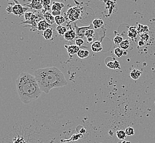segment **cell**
Listing matches in <instances>:
<instances>
[{
	"mask_svg": "<svg viewBox=\"0 0 155 143\" xmlns=\"http://www.w3.org/2000/svg\"><path fill=\"white\" fill-rule=\"evenodd\" d=\"M44 18L46 20V22L50 25L52 26L53 24L55 21V17L52 16V14L49 12H46L44 13Z\"/></svg>",
	"mask_w": 155,
	"mask_h": 143,
	"instance_id": "7c38bea8",
	"label": "cell"
},
{
	"mask_svg": "<svg viewBox=\"0 0 155 143\" xmlns=\"http://www.w3.org/2000/svg\"><path fill=\"white\" fill-rule=\"evenodd\" d=\"M33 14H34L33 13V12H31L24 13V19H25V20L26 21L29 20L32 18Z\"/></svg>",
	"mask_w": 155,
	"mask_h": 143,
	"instance_id": "f1b7e54d",
	"label": "cell"
},
{
	"mask_svg": "<svg viewBox=\"0 0 155 143\" xmlns=\"http://www.w3.org/2000/svg\"><path fill=\"white\" fill-rule=\"evenodd\" d=\"M78 56L81 59H84L88 57L90 55V52L88 50L80 49L77 53Z\"/></svg>",
	"mask_w": 155,
	"mask_h": 143,
	"instance_id": "2e32d148",
	"label": "cell"
},
{
	"mask_svg": "<svg viewBox=\"0 0 155 143\" xmlns=\"http://www.w3.org/2000/svg\"><path fill=\"white\" fill-rule=\"evenodd\" d=\"M65 47L67 49L69 55L72 56L75 53H78L80 50V47L76 45H65Z\"/></svg>",
	"mask_w": 155,
	"mask_h": 143,
	"instance_id": "ba28073f",
	"label": "cell"
},
{
	"mask_svg": "<svg viewBox=\"0 0 155 143\" xmlns=\"http://www.w3.org/2000/svg\"><path fill=\"white\" fill-rule=\"evenodd\" d=\"M67 17L71 22H75L80 18L81 8L80 6L73 7L69 8L67 12Z\"/></svg>",
	"mask_w": 155,
	"mask_h": 143,
	"instance_id": "3957f363",
	"label": "cell"
},
{
	"mask_svg": "<svg viewBox=\"0 0 155 143\" xmlns=\"http://www.w3.org/2000/svg\"><path fill=\"white\" fill-rule=\"evenodd\" d=\"M95 32L93 29H88L85 33V37L88 38H93L94 37Z\"/></svg>",
	"mask_w": 155,
	"mask_h": 143,
	"instance_id": "603a6c76",
	"label": "cell"
},
{
	"mask_svg": "<svg viewBox=\"0 0 155 143\" xmlns=\"http://www.w3.org/2000/svg\"><path fill=\"white\" fill-rule=\"evenodd\" d=\"M65 7L63 3L58 2H53L52 6V14L53 16L56 17L57 16H60L61 9Z\"/></svg>",
	"mask_w": 155,
	"mask_h": 143,
	"instance_id": "5b68a950",
	"label": "cell"
},
{
	"mask_svg": "<svg viewBox=\"0 0 155 143\" xmlns=\"http://www.w3.org/2000/svg\"><path fill=\"white\" fill-rule=\"evenodd\" d=\"M24 6L33 9L40 10L43 8V0H31L29 4H26Z\"/></svg>",
	"mask_w": 155,
	"mask_h": 143,
	"instance_id": "8992f818",
	"label": "cell"
},
{
	"mask_svg": "<svg viewBox=\"0 0 155 143\" xmlns=\"http://www.w3.org/2000/svg\"><path fill=\"white\" fill-rule=\"evenodd\" d=\"M114 54L116 56V57L120 58L123 55V50L121 48H116L114 50Z\"/></svg>",
	"mask_w": 155,
	"mask_h": 143,
	"instance_id": "484cf974",
	"label": "cell"
},
{
	"mask_svg": "<svg viewBox=\"0 0 155 143\" xmlns=\"http://www.w3.org/2000/svg\"><path fill=\"white\" fill-rule=\"evenodd\" d=\"M28 9V8L23 7L19 3L14 4L13 6H8L7 8L8 13H13L16 16H22L25 13V11Z\"/></svg>",
	"mask_w": 155,
	"mask_h": 143,
	"instance_id": "277c9868",
	"label": "cell"
},
{
	"mask_svg": "<svg viewBox=\"0 0 155 143\" xmlns=\"http://www.w3.org/2000/svg\"><path fill=\"white\" fill-rule=\"evenodd\" d=\"M116 136L120 140H124L127 136L125 131L123 130H118L116 132Z\"/></svg>",
	"mask_w": 155,
	"mask_h": 143,
	"instance_id": "d6986e66",
	"label": "cell"
},
{
	"mask_svg": "<svg viewBox=\"0 0 155 143\" xmlns=\"http://www.w3.org/2000/svg\"><path fill=\"white\" fill-rule=\"evenodd\" d=\"M16 84L18 96L24 104H29L41 95L42 91L36 79L29 73H21L16 81Z\"/></svg>",
	"mask_w": 155,
	"mask_h": 143,
	"instance_id": "7a4b0ae2",
	"label": "cell"
},
{
	"mask_svg": "<svg viewBox=\"0 0 155 143\" xmlns=\"http://www.w3.org/2000/svg\"><path fill=\"white\" fill-rule=\"evenodd\" d=\"M141 74V72L137 68H134L130 72V77L134 80L139 79Z\"/></svg>",
	"mask_w": 155,
	"mask_h": 143,
	"instance_id": "5bb4252c",
	"label": "cell"
},
{
	"mask_svg": "<svg viewBox=\"0 0 155 143\" xmlns=\"http://www.w3.org/2000/svg\"><path fill=\"white\" fill-rule=\"evenodd\" d=\"M43 8L45 11V12H46L50 9V0H43Z\"/></svg>",
	"mask_w": 155,
	"mask_h": 143,
	"instance_id": "cb8c5ba5",
	"label": "cell"
},
{
	"mask_svg": "<svg viewBox=\"0 0 155 143\" xmlns=\"http://www.w3.org/2000/svg\"><path fill=\"white\" fill-rule=\"evenodd\" d=\"M123 40V38L121 36L119 35H117L116 36H115V38H114V42L115 43V44L116 45H120Z\"/></svg>",
	"mask_w": 155,
	"mask_h": 143,
	"instance_id": "4316f807",
	"label": "cell"
},
{
	"mask_svg": "<svg viewBox=\"0 0 155 143\" xmlns=\"http://www.w3.org/2000/svg\"><path fill=\"white\" fill-rule=\"evenodd\" d=\"M73 1H74V2L78 5V6H79L80 5V3L79 2H78V1H76V0H73ZM64 1L65 2H67V0H64Z\"/></svg>",
	"mask_w": 155,
	"mask_h": 143,
	"instance_id": "e575fe53",
	"label": "cell"
},
{
	"mask_svg": "<svg viewBox=\"0 0 155 143\" xmlns=\"http://www.w3.org/2000/svg\"><path fill=\"white\" fill-rule=\"evenodd\" d=\"M91 49L93 52H99L102 50L103 47L100 41H96L92 44Z\"/></svg>",
	"mask_w": 155,
	"mask_h": 143,
	"instance_id": "8fae6325",
	"label": "cell"
},
{
	"mask_svg": "<svg viewBox=\"0 0 155 143\" xmlns=\"http://www.w3.org/2000/svg\"><path fill=\"white\" fill-rule=\"evenodd\" d=\"M104 22L101 19H96L93 21V25L95 29H98L103 26Z\"/></svg>",
	"mask_w": 155,
	"mask_h": 143,
	"instance_id": "e0dca14e",
	"label": "cell"
},
{
	"mask_svg": "<svg viewBox=\"0 0 155 143\" xmlns=\"http://www.w3.org/2000/svg\"><path fill=\"white\" fill-rule=\"evenodd\" d=\"M130 46V41L129 40H123L122 42L120 44V48L122 50H127Z\"/></svg>",
	"mask_w": 155,
	"mask_h": 143,
	"instance_id": "7402d4cb",
	"label": "cell"
},
{
	"mask_svg": "<svg viewBox=\"0 0 155 143\" xmlns=\"http://www.w3.org/2000/svg\"><path fill=\"white\" fill-rule=\"evenodd\" d=\"M55 21L58 26H61L65 22V18L61 16H57L55 17Z\"/></svg>",
	"mask_w": 155,
	"mask_h": 143,
	"instance_id": "ffe728a7",
	"label": "cell"
},
{
	"mask_svg": "<svg viewBox=\"0 0 155 143\" xmlns=\"http://www.w3.org/2000/svg\"><path fill=\"white\" fill-rule=\"evenodd\" d=\"M137 32L136 30V26H130L129 29V31L128 32V35L130 38L133 39L135 38L137 35Z\"/></svg>",
	"mask_w": 155,
	"mask_h": 143,
	"instance_id": "9a60e30c",
	"label": "cell"
},
{
	"mask_svg": "<svg viewBox=\"0 0 155 143\" xmlns=\"http://www.w3.org/2000/svg\"><path fill=\"white\" fill-rule=\"evenodd\" d=\"M125 132L126 136H134L135 134L134 130L132 127H130L126 128L125 129Z\"/></svg>",
	"mask_w": 155,
	"mask_h": 143,
	"instance_id": "d4e9b609",
	"label": "cell"
},
{
	"mask_svg": "<svg viewBox=\"0 0 155 143\" xmlns=\"http://www.w3.org/2000/svg\"><path fill=\"white\" fill-rule=\"evenodd\" d=\"M150 32L149 26H143V33L144 34H148Z\"/></svg>",
	"mask_w": 155,
	"mask_h": 143,
	"instance_id": "1f68e13d",
	"label": "cell"
},
{
	"mask_svg": "<svg viewBox=\"0 0 155 143\" xmlns=\"http://www.w3.org/2000/svg\"><path fill=\"white\" fill-rule=\"evenodd\" d=\"M64 39L68 41H71L75 39L76 36V31L73 29H70L67 30L64 35Z\"/></svg>",
	"mask_w": 155,
	"mask_h": 143,
	"instance_id": "9c48e42d",
	"label": "cell"
},
{
	"mask_svg": "<svg viewBox=\"0 0 155 143\" xmlns=\"http://www.w3.org/2000/svg\"><path fill=\"white\" fill-rule=\"evenodd\" d=\"M56 31L59 35H64V34L67 30V28L65 26H58L56 28Z\"/></svg>",
	"mask_w": 155,
	"mask_h": 143,
	"instance_id": "44dd1931",
	"label": "cell"
},
{
	"mask_svg": "<svg viewBox=\"0 0 155 143\" xmlns=\"http://www.w3.org/2000/svg\"><path fill=\"white\" fill-rule=\"evenodd\" d=\"M93 39H94V38H88V39H87V42L88 44H90L92 42H93Z\"/></svg>",
	"mask_w": 155,
	"mask_h": 143,
	"instance_id": "836d02e7",
	"label": "cell"
},
{
	"mask_svg": "<svg viewBox=\"0 0 155 143\" xmlns=\"http://www.w3.org/2000/svg\"><path fill=\"white\" fill-rule=\"evenodd\" d=\"M53 34V32L52 29L48 28L44 31L43 36L46 40H50L52 38V36Z\"/></svg>",
	"mask_w": 155,
	"mask_h": 143,
	"instance_id": "ac0fdd59",
	"label": "cell"
},
{
	"mask_svg": "<svg viewBox=\"0 0 155 143\" xmlns=\"http://www.w3.org/2000/svg\"><path fill=\"white\" fill-rule=\"evenodd\" d=\"M143 26L141 24H139L138 26L136 27V30H137V34H139L140 35L143 34Z\"/></svg>",
	"mask_w": 155,
	"mask_h": 143,
	"instance_id": "4dcf8cb0",
	"label": "cell"
},
{
	"mask_svg": "<svg viewBox=\"0 0 155 143\" xmlns=\"http://www.w3.org/2000/svg\"><path fill=\"white\" fill-rule=\"evenodd\" d=\"M51 26V25L49 24L45 20H42L39 22L37 24V29L38 30H43L44 31L46 29L49 28V26Z\"/></svg>",
	"mask_w": 155,
	"mask_h": 143,
	"instance_id": "30bf717a",
	"label": "cell"
},
{
	"mask_svg": "<svg viewBox=\"0 0 155 143\" xmlns=\"http://www.w3.org/2000/svg\"><path fill=\"white\" fill-rule=\"evenodd\" d=\"M140 40H141L142 41H143L145 42L146 41H148V40L149 39V35L148 34H141L140 35Z\"/></svg>",
	"mask_w": 155,
	"mask_h": 143,
	"instance_id": "83f0119b",
	"label": "cell"
},
{
	"mask_svg": "<svg viewBox=\"0 0 155 143\" xmlns=\"http://www.w3.org/2000/svg\"><path fill=\"white\" fill-rule=\"evenodd\" d=\"M84 42V40L83 39H81V38H78L75 41L76 45L78 46L79 47L80 46H82L83 45Z\"/></svg>",
	"mask_w": 155,
	"mask_h": 143,
	"instance_id": "f546056e",
	"label": "cell"
},
{
	"mask_svg": "<svg viewBox=\"0 0 155 143\" xmlns=\"http://www.w3.org/2000/svg\"><path fill=\"white\" fill-rule=\"evenodd\" d=\"M35 78L42 92L49 94L52 89L67 85L63 73L55 67L39 68L34 72Z\"/></svg>",
	"mask_w": 155,
	"mask_h": 143,
	"instance_id": "6da1fadb",
	"label": "cell"
},
{
	"mask_svg": "<svg viewBox=\"0 0 155 143\" xmlns=\"http://www.w3.org/2000/svg\"><path fill=\"white\" fill-rule=\"evenodd\" d=\"M106 65L108 68L112 69H120V68L119 62L116 60H114V61H109L107 63Z\"/></svg>",
	"mask_w": 155,
	"mask_h": 143,
	"instance_id": "4fadbf2b",
	"label": "cell"
},
{
	"mask_svg": "<svg viewBox=\"0 0 155 143\" xmlns=\"http://www.w3.org/2000/svg\"><path fill=\"white\" fill-rule=\"evenodd\" d=\"M91 26H83V27H78L76 26V24H75V31H76V37L78 38H83L85 36V33L86 32L90 29Z\"/></svg>",
	"mask_w": 155,
	"mask_h": 143,
	"instance_id": "52a82bcc",
	"label": "cell"
},
{
	"mask_svg": "<svg viewBox=\"0 0 155 143\" xmlns=\"http://www.w3.org/2000/svg\"><path fill=\"white\" fill-rule=\"evenodd\" d=\"M118 143H131V142H128V141H123L122 142H119Z\"/></svg>",
	"mask_w": 155,
	"mask_h": 143,
	"instance_id": "d590c367",
	"label": "cell"
},
{
	"mask_svg": "<svg viewBox=\"0 0 155 143\" xmlns=\"http://www.w3.org/2000/svg\"><path fill=\"white\" fill-rule=\"evenodd\" d=\"M144 45H145V42H144L143 41H142L141 40H140L139 41V42H138V45L139 46L141 47V46H144Z\"/></svg>",
	"mask_w": 155,
	"mask_h": 143,
	"instance_id": "d6a6232c",
	"label": "cell"
}]
</instances>
